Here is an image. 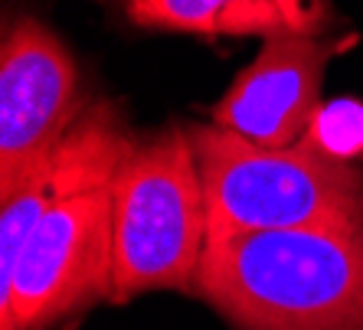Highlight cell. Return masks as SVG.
<instances>
[{"label":"cell","instance_id":"obj_3","mask_svg":"<svg viewBox=\"0 0 363 330\" xmlns=\"http://www.w3.org/2000/svg\"><path fill=\"white\" fill-rule=\"evenodd\" d=\"M206 193L186 127L135 141L111 183V301L177 288L196 295Z\"/></svg>","mask_w":363,"mask_h":330},{"label":"cell","instance_id":"obj_1","mask_svg":"<svg viewBox=\"0 0 363 330\" xmlns=\"http://www.w3.org/2000/svg\"><path fill=\"white\" fill-rule=\"evenodd\" d=\"M196 295L239 330H363V222L206 242Z\"/></svg>","mask_w":363,"mask_h":330},{"label":"cell","instance_id":"obj_4","mask_svg":"<svg viewBox=\"0 0 363 330\" xmlns=\"http://www.w3.org/2000/svg\"><path fill=\"white\" fill-rule=\"evenodd\" d=\"M111 180L56 196L0 281V330H50L111 297Z\"/></svg>","mask_w":363,"mask_h":330},{"label":"cell","instance_id":"obj_7","mask_svg":"<svg viewBox=\"0 0 363 330\" xmlns=\"http://www.w3.org/2000/svg\"><path fill=\"white\" fill-rule=\"evenodd\" d=\"M128 20L147 30L194 36L318 33L330 17L328 0H125Z\"/></svg>","mask_w":363,"mask_h":330},{"label":"cell","instance_id":"obj_2","mask_svg":"<svg viewBox=\"0 0 363 330\" xmlns=\"http://www.w3.org/2000/svg\"><path fill=\"white\" fill-rule=\"evenodd\" d=\"M206 193V242L265 229L363 222V170L318 137L262 147L220 125H190Z\"/></svg>","mask_w":363,"mask_h":330},{"label":"cell","instance_id":"obj_6","mask_svg":"<svg viewBox=\"0 0 363 330\" xmlns=\"http://www.w3.org/2000/svg\"><path fill=\"white\" fill-rule=\"evenodd\" d=\"M340 46L318 33H272L262 52L229 85L213 125L262 147H291L311 135L328 59Z\"/></svg>","mask_w":363,"mask_h":330},{"label":"cell","instance_id":"obj_5","mask_svg":"<svg viewBox=\"0 0 363 330\" xmlns=\"http://www.w3.org/2000/svg\"><path fill=\"white\" fill-rule=\"evenodd\" d=\"M82 115L79 69L62 40L36 17H17L0 50V190L30 173Z\"/></svg>","mask_w":363,"mask_h":330}]
</instances>
